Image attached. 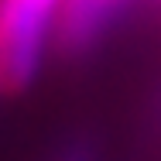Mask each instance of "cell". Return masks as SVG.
Returning a JSON list of instances; mask_svg holds the SVG:
<instances>
[{
  "instance_id": "7a4b0ae2",
  "label": "cell",
  "mask_w": 161,
  "mask_h": 161,
  "mask_svg": "<svg viewBox=\"0 0 161 161\" xmlns=\"http://www.w3.org/2000/svg\"><path fill=\"white\" fill-rule=\"evenodd\" d=\"M124 3L127 0H62V10L55 21L58 38L65 45H86Z\"/></svg>"
},
{
  "instance_id": "6da1fadb",
  "label": "cell",
  "mask_w": 161,
  "mask_h": 161,
  "mask_svg": "<svg viewBox=\"0 0 161 161\" xmlns=\"http://www.w3.org/2000/svg\"><path fill=\"white\" fill-rule=\"evenodd\" d=\"M62 0H0V82L17 93L31 82Z\"/></svg>"
}]
</instances>
